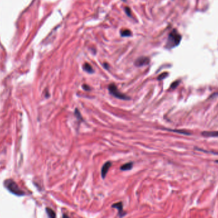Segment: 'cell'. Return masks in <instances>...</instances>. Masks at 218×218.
Segmentation results:
<instances>
[{"label":"cell","instance_id":"1","mask_svg":"<svg viewBox=\"0 0 218 218\" xmlns=\"http://www.w3.org/2000/svg\"><path fill=\"white\" fill-rule=\"evenodd\" d=\"M182 39L181 35L179 34L176 30L171 31L168 37V40L165 47L167 49L174 48L177 46Z\"/></svg>","mask_w":218,"mask_h":218},{"label":"cell","instance_id":"2","mask_svg":"<svg viewBox=\"0 0 218 218\" xmlns=\"http://www.w3.org/2000/svg\"><path fill=\"white\" fill-rule=\"evenodd\" d=\"M5 184L6 187L11 192H12V193L19 196H21L24 195V192L20 189L17 185L16 184V183L14 182V181H11V180H8V181H5Z\"/></svg>","mask_w":218,"mask_h":218},{"label":"cell","instance_id":"3","mask_svg":"<svg viewBox=\"0 0 218 218\" xmlns=\"http://www.w3.org/2000/svg\"><path fill=\"white\" fill-rule=\"evenodd\" d=\"M108 90L110 91V94H112L113 96H114L117 99L122 100H129L130 99L127 95L120 92L114 84H111V85L108 86Z\"/></svg>","mask_w":218,"mask_h":218},{"label":"cell","instance_id":"4","mask_svg":"<svg viewBox=\"0 0 218 218\" xmlns=\"http://www.w3.org/2000/svg\"><path fill=\"white\" fill-rule=\"evenodd\" d=\"M149 62L150 60L149 58L145 56H142L137 59V60L135 61V65L137 67H142L148 65L149 64Z\"/></svg>","mask_w":218,"mask_h":218},{"label":"cell","instance_id":"5","mask_svg":"<svg viewBox=\"0 0 218 218\" xmlns=\"http://www.w3.org/2000/svg\"><path fill=\"white\" fill-rule=\"evenodd\" d=\"M112 165V163L110 161H108L106 163H105V165L103 166L102 168V178H105L106 177V175L108 173V171L110 168V167Z\"/></svg>","mask_w":218,"mask_h":218},{"label":"cell","instance_id":"6","mask_svg":"<svg viewBox=\"0 0 218 218\" xmlns=\"http://www.w3.org/2000/svg\"><path fill=\"white\" fill-rule=\"evenodd\" d=\"M202 135L206 137H218V131H205L202 133Z\"/></svg>","mask_w":218,"mask_h":218},{"label":"cell","instance_id":"7","mask_svg":"<svg viewBox=\"0 0 218 218\" xmlns=\"http://www.w3.org/2000/svg\"><path fill=\"white\" fill-rule=\"evenodd\" d=\"M83 69L86 72L90 74L93 73L94 72V70L92 68V67L89 64H87V63H86V64H84V65Z\"/></svg>","mask_w":218,"mask_h":218},{"label":"cell","instance_id":"8","mask_svg":"<svg viewBox=\"0 0 218 218\" xmlns=\"http://www.w3.org/2000/svg\"><path fill=\"white\" fill-rule=\"evenodd\" d=\"M133 164L132 162L126 163V164H125V165H123L121 167V170H123V171L129 170H131L133 168Z\"/></svg>","mask_w":218,"mask_h":218},{"label":"cell","instance_id":"9","mask_svg":"<svg viewBox=\"0 0 218 218\" xmlns=\"http://www.w3.org/2000/svg\"><path fill=\"white\" fill-rule=\"evenodd\" d=\"M112 207L117 208V210L119 211V212L120 214L121 213H122V212H123V204L121 202H118V203H117L116 204L112 205Z\"/></svg>","mask_w":218,"mask_h":218},{"label":"cell","instance_id":"10","mask_svg":"<svg viewBox=\"0 0 218 218\" xmlns=\"http://www.w3.org/2000/svg\"><path fill=\"white\" fill-rule=\"evenodd\" d=\"M167 130H169V131H170L178 132V133H180V134H183V135H191L190 132H186V131H182V130H172V129H167Z\"/></svg>","mask_w":218,"mask_h":218},{"label":"cell","instance_id":"11","mask_svg":"<svg viewBox=\"0 0 218 218\" xmlns=\"http://www.w3.org/2000/svg\"><path fill=\"white\" fill-rule=\"evenodd\" d=\"M121 35L122 37H129L132 35V32L128 30H124L121 31Z\"/></svg>","mask_w":218,"mask_h":218},{"label":"cell","instance_id":"12","mask_svg":"<svg viewBox=\"0 0 218 218\" xmlns=\"http://www.w3.org/2000/svg\"><path fill=\"white\" fill-rule=\"evenodd\" d=\"M46 211H47V214L49 215V217H56L55 212H54L52 210V209L49 208H46Z\"/></svg>","mask_w":218,"mask_h":218},{"label":"cell","instance_id":"13","mask_svg":"<svg viewBox=\"0 0 218 218\" xmlns=\"http://www.w3.org/2000/svg\"><path fill=\"white\" fill-rule=\"evenodd\" d=\"M168 75H169V74H168L167 72H163L159 75V76L158 77V80H163V79L166 78Z\"/></svg>","mask_w":218,"mask_h":218},{"label":"cell","instance_id":"14","mask_svg":"<svg viewBox=\"0 0 218 218\" xmlns=\"http://www.w3.org/2000/svg\"><path fill=\"white\" fill-rule=\"evenodd\" d=\"M125 12L129 17H132V11H131L130 8H129V7H125Z\"/></svg>","mask_w":218,"mask_h":218},{"label":"cell","instance_id":"15","mask_svg":"<svg viewBox=\"0 0 218 218\" xmlns=\"http://www.w3.org/2000/svg\"><path fill=\"white\" fill-rule=\"evenodd\" d=\"M179 81H178L174 82L172 84H171V89H175V88L177 87V86L179 85Z\"/></svg>","mask_w":218,"mask_h":218},{"label":"cell","instance_id":"16","mask_svg":"<svg viewBox=\"0 0 218 218\" xmlns=\"http://www.w3.org/2000/svg\"><path fill=\"white\" fill-rule=\"evenodd\" d=\"M82 88H83V89H84L85 90H86V91H89V90H90V87H89V86L86 85H83Z\"/></svg>","mask_w":218,"mask_h":218},{"label":"cell","instance_id":"17","mask_svg":"<svg viewBox=\"0 0 218 218\" xmlns=\"http://www.w3.org/2000/svg\"><path fill=\"white\" fill-rule=\"evenodd\" d=\"M103 66L105 67V69H108V65L107 64H104Z\"/></svg>","mask_w":218,"mask_h":218},{"label":"cell","instance_id":"18","mask_svg":"<svg viewBox=\"0 0 218 218\" xmlns=\"http://www.w3.org/2000/svg\"><path fill=\"white\" fill-rule=\"evenodd\" d=\"M216 162L217 163H218V160H217V161H216Z\"/></svg>","mask_w":218,"mask_h":218}]
</instances>
